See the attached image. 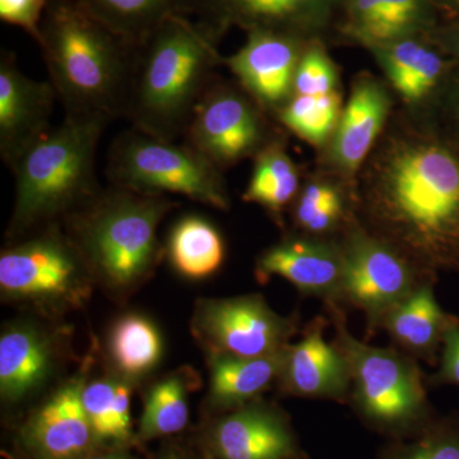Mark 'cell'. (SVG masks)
Instances as JSON below:
<instances>
[{"label": "cell", "instance_id": "22", "mask_svg": "<svg viewBox=\"0 0 459 459\" xmlns=\"http://www.w3.org/2000/svg\"><path fill=\"white\" fill-rule=\"evenodd\" d=\"M290 212L301 234L338 238L355 219L353 189L319 170L301 184Z\"/></svg>", "mask_w": 459, "mask_h": 459}, {"label": "cell", "instance_id": "23", "mask_svg": "<svg viewBox=\"0 0 459 459\" xmlns=\"http://www.w3.org/2000/svg\"><path fill=\"white\" fill-rule=\"evenodd\" d=\"M53 350L47 336L30 325L8 329L0 338V392L7 401L31 394L47 379Z\"/></svg>", "mask_w": 459, "mask_h": 459}, {"label": "cell", "instance_id": "15", "mask_svg": "<svg viewBox=\"0 0 459 459\" xmlns=\"http://www.w3.org/2000/svg\"><path fill=\"white\" fill-rule=\"evenodd\" d=\"M344 268L343 249L338 238L289 235L258 256L256 279L271 277L289 281L300 294L325 301L327 307L340 300Z\"/></svg>", "mask_w": 459, "mask_h": 459}, {"label": "cell", "instance_id": "21", "mask_svg": "<svg viewBox=\"0 0 459 459\" xmlns=\"http://www.w3.org/2000/svg\"><path fill=\"white\" fill-rule=\"evenodd\" d=\"M434 286H420L386 314L380 325L401 351L431 365L439 362L444 333L453 318L437 303Z\"/></svg>", "mask_w": 459, "mask_h": 459}, {"label": "cell", "instance_id": "1", "mask_svg": "<svg viewBox=\"0 0 459 459\" xmlns=\"http://www.w3.org/2000/svg\"><path fill=\"white\" fill-rule=\"evenodd\" d=\"M358 221L437 279L459 272V140L430 110L394 108L353 186Z\"/></svg>", "mask_w": 459, "mask_h": 459}, {"label": "cell", "instance_id": "19", "mask_svg": "<svg viewBox=\"0 0 459 459\" xmlns=\"http://www.w3.org/2000/svg\"><path fill=\"white\" fill-rule=\"evenodd\" d=\"M220 459H300L289 420L273 407L244 404L220 420L212 434Z\"/></svg>", "mask_w": 459, "mask_h": 459}, {"label": "cell", "instance_id": "29", "mask_svg": "<svg viewBox=\"0 0 459 459\" xmlns=\"http://www.w3.org/2000/svg\"><path fill=\"white\" fill-rule=\"evenodd\" d=\"M82 402L95 439L126 442L131 437V386L115 380L84 385Z\"/></svg>", "mask_w": 459, "mask_h": 459}, {"label": "cell", "instance_id": "11", "mask_svg": "<svg viewBox=\"0 0 459 459\" xmlns=\"http://www.w3.org/2000/svg\"><path fill=\"white\" fill-rule=\"evenodd\" d=\"M193 325L211 356L235 358L279 352L298 332L296 318L272 310L262 295L202 301Z\"/></svg>", "mask_w": 459, "mask_h": 459}, {"label": "cell", "instance_id": "33", "mask_svg": "<svg viewBox=\"0 0 459 459\" xmlns=\"http://www.w3.org/2000/svg\"><path fill=\"white\" fill-rule=\"evenodd\" d=\"M340 71L319 41L305 48L296 71L292 95L322 96L341 91Z\"/></svg>", "mask_w": 459, "mask_h": 459}, {"label": "cell", "instance_id": "37", "mask_svg": "<svg viewBox=\"0 0 459 459\" xmlns=\"http://www.w3.org/2000/svg\"><path fill=\"white\" fill-rule=\"evenodd\" d=\"M440 45H442L444 50L451 49V48L459 45V22L444 31L443 35L440 36Z\"/></svg>", "mask_w": 459, "mask_h": 459}, {"label": "cell", "instance_id": "26", "mask_svg": "<svg viewBox=\"0 0 459 459\" xmlns=\"http://www.w3.org/2000/svg\"><path fill=\"white\" fill-rule=\"evenodd\" d=\"M111 31L137 48L172 14H189V0H77Z\"/></svg>", "mask_w": 459, "mask_h": 459}, {"label": "cell", "instance_id": "38", "mask_svg": "<svg viewBox=\"0 0 459 459\" xmlns=\"http://www.w3.org/2000/svg\"><path fill=\"white\" fill-rule=\"evenodd\" d=\"M443 7L451 9V11L459 12V0H435Z\"/></svg>", "mask_w": 459, "mask_h": 459}, {"label": "cell", "instance_id": "14", "mask_svg": "<svg viewBox=\"0 0 459 459\" xmlns=\"http://www.w3.org/2000/svg\"><path fill=\"white\" fill-rule=\"evenodd\" d=\"M307 44L309 41L286 33L247 32L246 44L223 57L222 65L228 66L237 82L274 119L294 93L296 71Z\"/></svg>", "mask_w": 459, "mask_h": 459}, {"label": "cell", "instance_id": "35", "mask_svg": "<svg viewBox=\"0 0 459 459\" xmlns=\"http://www.w3.org/2000/svg\"><path fill=\"white\" fill-rule=\"evenodd\" d=\"M433 385H451L459 388V319L453 316L444 333L439 369L429 379Z\"/></svg>", "mask_w": 459, "mask_h": 459}, {"label": "cell", "instance_id": "41", "mask_svg": "<svg viewBox=\"0 0 459 459\" xmlns=\"http://www.w3.org/2000/svg\"><path fill=\"white\" fill-rule=\"evenodd\" d=\"M165 459H181V458L174 457V455H169V457H166Z\"/></svg>", "mask_w": 459, "mask_h": 459}, {"label": "cell", "instance_id": "36", "mask_svg": "<svg viewBox=\"0 0 459 459\" xmlns=\"http://www.w3.org/2000/svg\"><path fill=\"white\" fill-rule=\"evenodd\" d=\"M440 102H443L444 110H446V113L451 115L453 123H455V129H457L459 135V69L457 72H455V74L449 75L434 107L435 105L440 104Z\"/></svg>", "mask_w": 459, "mask_h": 459}, {"label": "cell", "instance_id": "20", "mask_svg": "<svg viewBox=\"0 0 459 459\" xmlns=\"http://www.w3.org/2000/svg\"><path fill=\"white\" fill-rule=\"evenodd\" d=\"M84 383L74 380L36 412L25 430V443L39 459H82L95 440L82 402Z\"/></svg>", "mask_w": 459, "mask_h": 459}, {"label": "cell", "instance_id": "3", "mask_svg": "<svg viewBox=\"0 0 459 459\" xmlns=\"http://www.w3.org/2000/svg\"><path fill=\"white\" fill-rule=\"evenodd\" d=\"M36 42L65 115H124L135 47L77 0H51Z\"/></svg>", "mask_w": 459, "mask_h": 459}, {"label": "cell", "instance_id": "4", "mask_svg": "<svg viewBox=\"0 0 459 459\" xmlns=\"http://www.w3.org/2000/svg\"><path fill=\"white\" fill-rule=\"evenodd\" d=\"M108 122L105 117L65 115V122L18 157L9 168L16 181L9 234H23L98 195L96 152Z\"/></svg>", "mask_w": 459, "mask_h": 459}, {"label": "cell", "instance_id": "24", "mask_svg": "<svg viewBox=\"0 0 459 459\" xmlns=\"http://www.w3.org/2000/svg\"><path fill=\"white\" fill-rule=\"evenodd\" d=\"M285 349L259 358L212 356L211 402L220 409L235 410L255 400L280 379Z\"/></svg>", "mask_w": 459, "mask_h": 459}, {"label": "cell", "instance_id": "17", "mask_svg": "<svg viewBox=\"0 0 459 459\" xmlns=\"http://www.w3.org/2000/svg\"><path fill=\"white\" fill-rule=\"evenodd\" d=\"M401 107L430 110L452 74V65L422 36L397 39L369 49Z\"/></svg>", "mask_w": 459, "mask_h": 459}, {"label": "cell", "instance_id": "9", "mask_svg": "<svg viewBox=\"0 0 459 459\" xmlns=\"http://www.w3.org/2000/svg\"><path fill=\"white\" fill-rule=\"evenodd\" d=\"M271 119L240 84L216 77L193 111L184 143L223 172L280 137Z\"/></svg>", "mask_w": 459, "mask_h": 459}, {"label": "cell", "instance_id": "5", "mask_svg": "<svg viewBox=\"0 0 459 459\" xmlns=\"http://www.w3.org/2000/svg\"><path fill=\"white\" fill-rule=\"evenodd\" d=\"M171 205L162 195L114 186L74 214L71 238L91 270L108 285H135L159 261L157 229Z\"/></svg>", "mask_w": 459, "mask_h": 459}, {"label": "cell", "instance_id": "25", "mask_svg": "<svg viewBox=\"0 0 459 459\" xmlns=\"http://www.w3.org/2000/svg\"><path fill=\"white\" fill-rule=\"evenodd\" d=\"M252 177L243 199L264 208L277 221L294 204L301 188V172L287 152L285 140L280 135L253 159Z\"/></svg>", "mask_w": 459, "mask_h": 459}, {"label": "cell", "instance_id": "10", "mask_svg": "<svg viewBox=\"0 0 459 459\" xmlns=\"http://www.w3.org/2000/svg\"><path fill=\"white\" fill-rule=\"evenodd\" d=\"M90 271L74 238L49 230L2 253L0 289L13 300L77 307L89 295Z\"/></svg>", "mask_w": 459, "mask_h": 459}, {"label": "cell", "instance_id": "40", "mask_svg": "<svg viewBox=\"0 0 459 459\" xmlns=\"http://www.w3.org/2000/svg\"><path fill=\"white\" fill-rule=\"evenodd\" d=\"M446 51H449V53H451L452 56L455 57V59H459V45H457V47H453L451 49Z\"/></svg>", "mask_w": 459, "mask_h": 459}, {"label": "cell", "instance_id": "7", "mask_svg": "<svg viewBox=\"0 0 459 459\" xmlns=\"http://www.w3.org/2000/svg\"><path fill=\"white\" fill-rule=\"evenodd\" d=\"M107 174L114 186L147 195L174 193L217 210H229L222 171L186 143L151 137L137 129L111 146Z\"/></svg>", "mask_w": 459, "mask_h": 459}, {"label": "cell", "instance_id": "31", "mask_svg": "<svg viewBox=\"0 0 459 459\" xmlns=\"http://www.w3.org/2000/svg\"><path fill=\"white\" fill-rule=\"evenodd\" d=\"M377 459H459V412L434 418L410 437L389 440Z\"/></svg>", "mask_w": 459, "mask_h": 459}, {"label": "cell", "instance_id": "27", "mask_svg": "<svg viewBox=\"0 0 459 459\" xmlns=\"http://www.w3.org/2000/svg\"><path fill=\"white\" fill-rule=\"evenodd\" d=\"M168 252L171 264L181 276L201 280L221 268L225 243L212 222L204 217L186 216L172 228Z\"/></svg>", "mask_w": 459, "mask_h": 459}, {"label": "cell", "instance_id": "2", "mask_svg": "<svg viewBox=\"0 0 459 459\" xmlns=\"http://www.w3.org/2000/svg\"><path fill=\"white\" fill-rule=\"evenodd\" d=\"M220 38L190 14H172L135 48L124 117L151 137H184L222 65Z\"/></svg>", "mask_w": 459, "mask_h": 459}, {"label": "cell", "instance_id": "16", "mask_svg": "<svg viewBox=\"0 0 459 459\" xmlns=\"http://www.w3.org/2000/svg\"><path fill=\"white\" fill-rule=\"evenodd\" d=\"M53 84L27 77L14 54L0 59V156L11 168L18 157L51 131L56 100Z\"/></svg>", "mask_w": 459, "mask_h": 459}, {"label": "cell", "instance_id": "30", "mask_svg": "<svg viewBox=\"0 0 459 459\" xmlns=\"http://www.w3.org/2000/svg\"><path fill=\"white\" fill-rule=\"evenodd\" d=\"M110 352L124 374L142 376L152 370L161 359V336L144 316H126L111 331Z\"/></svg>", "mask_w": 459, "mask_h": 459}, {"label": "cell", "instance_id": "34", "mask_svg": "<svg viewBox=\"0 0 459 459\" xmlns=\"http://www.w3.org/2000/svg\"><path fill=\"white\" fill-rule=\"evenodd\" d=\"M50 3L51 0H0V20L20 27L36 41Z\"/></svg>", "mask_w": 459, "mask_h": 459}, {"label": "cell", "instance_id": "28", "mask_svg": "<svg viewBox=\"0 0 459 459\" xmlns=\"http://www.w3.org/2000/svg\"><path fill=\"white\" fill-rule=\"evenodd\" d=\"M343 107L342 91L322 96L292 95L274 120L322 151L340 122Z\"/></svg>", "mask_w": 459, "mask_h": 459}, {"label": "cell", "instance_id": "6", "mask_svg": "<svg viewBox=\"0 0 459 459\" xmlns=\"http://www.w3.org/2000/svg\"><path fill=\"white\" fill-rule=\"evenodd\" d=\"M334 343L349 365L350 403L359 419L389 440L415 434L435 418L418 360L400 349L370 346L353 336L341 307H328Z\"/></svg>", "mask_w": 459, "mask_h": 459}, {"label": "cell", "instance_id": "32", "mask_svg": "<svg viewBox=\"0 0 459 459\" xmlns=\"http://www.w3.org/2000/svg\"><path fill=\"white\" fill-rule=\"evenodd\" d=\"M186 385L180 377H168L148 394L141 419L143 439L179 433L188 424Z\"/></svg>", "mask_w": 459, "mask_h": 459}, {"label": "cell", "instance_id": "8", "mask_svg": "<svg viewBox=\"0 0 459 459\" xmlns=\"http://www.w3.org/2000/svg\"><path fill=\"white\" fill-rule=\"evenodd\" d=\"M340 240L344 268L338 307L349 305L360 310L371 331L380 328L386 314L420 286L437 281L394 247L370 234L356 216Z\"/></svg>", "mask_w": 459, "mask_h": 459}, {"label": "cell", "instance_id": "39", "mask_svg": "<svg viewBox=\"0 0 459 459\" xmlns=\"http://www.w3.org/2000/svg\"><path fill=\"white\" fill-rule=\"evenodd\" d=\"M82 459H126L124 455H95V457H86Z\"/></svg>", "mask_w": 459, "mask_h": 459}, {"label": "cell", "instance_id": "42", "mask_svg": "<svg viewBox=\"0 0 459 459\" xmlns=\"http://www.w3.org/2000/svg\"><path fill=\"white\" fill-rule=\"evenodd\" d=\"M300 459H303V458H300Z\"/></svg>", "mask_w": 459, "mask_h": 459}, {"label": "cell", "instance_id": "18", "mask_svg": "<svg viewBox=\"0 0 459 459\" xmlns=\"http://www.w3.org/2000/svg\"><path fill=\"white\" fill-rule=\"evenodd\" d=\"M325 320L316 319L299 342L287 344L279 382L296 397L349 402V365L337 344L325 340Z\"/></svg>", "mask_w": 459, "mask_h": 459}, {"label": "cell", "instance_id": "12", "mask_svg": "<svg viewBox=\"0 0 459 459\" xmlns=\"http://www.w3.org/2000/svg\"><path fill=\"white\" fill-rule=\"evenodd\" d=\"M394 91L385 80L369 72L356 74L340 122L327 146L320 151V171L353 189L359 172L394 114Z\"/></svg>", "mask_w": 459, "mask_h": 459}, {"label": "cell", "instance_id": "13", "mask_svg": "<svg viewBox=\"0 0 459 459\" xmlns=\"http://www.w3.org/2000/svg\"><path fill=\"white\" fill-rule=\"evenodd\" d=\"M338 0H189L190 16H197L220 39L231 26L247 32L272 31L316 41L328 25Z\"/></svg>", "mask_w": 459, "mask_h": 459}]
</instances>
